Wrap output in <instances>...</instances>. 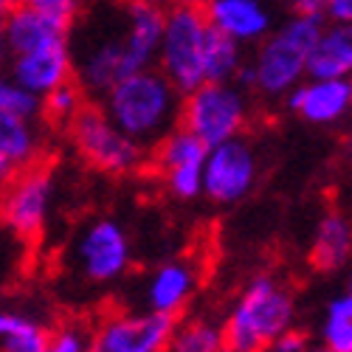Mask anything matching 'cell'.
Segmentation results:
<instances>
[{
	"label": "cell",
	"instance_id": "obj_1",
	"mask_svg": "<svg viewBox=\"0 0 352 352\" xmlns=\"http://www.w3.org/2000/svg\"><path fill=\"white\" fill-rule=\"evenodd\" d=\"M127 32V0H82L68 23L74 82L87 99H102L119 82Z\"/></svg>",
	"mask_w": 352,
	"mask_h": 352
},
{
	"label": "cell",
	"instance_id": "obj_2",
	"mask_svg": "<svg viewBox=\"0 0 352 352\" xmlns=\"http://www.w3.org/2000/svg\"><path fill=\"white\" fill-rule=\"evenodd\" d=\"M181 99L184 94L158 68H146L116 82L99 99V107L122 133L153 150L181 124Z\"/></svg>",
	"mask_w": 352,
	"mask_h": 352
},
{
	"label": "cell",
	"instance_id": "obj_3",
	"mask_svg": "<svg viewBox=\"0 0 352 352\" xmlns=\"http://www.w3.org/2000/svg\"><path fill=\"white\" fill-rule=\"evenodd\" d=\"M324 28V17L318 14H293L274 25L268 37H262L251 56H245L254 85L251 94L276 102L285 99L302 79H307L310 51Z\"/></svg>",
	"mask_w": 352,
	"mask_h": 352
},
{
	"label": "cell",
	"instance_id": "obj_4",
	"mask_svg": "<svg viewBox=\"0 0 352 352\" xmlns=\"http://www.w3.org/2000/svg\"><path fill=\"white\" fill-rule=\"evenodd\" d=\"M293 324H296V299L290 287L271 274H256L228 307L223 333L231 346L262 352Z\"/></svg>",
	"mask_w": 352,
	"mask_h": 352
},
{
	"label": "cell",
	"instance_id": "obj_5",
	"mask_svg": "<svg viewBox=\"0 0 352 352\" xmlns=\"http://www.w3.org/2000/svg\"><path fill=\"white\" fill-rule=\"evenodd\" d=\"M209 28L212 25L203 14V6L172 3L169 9H164L155 68L181 94H189L200 82H206V76H203V48H206Z\"/></svg>",
	"mask_w": 352,
	"mask_h": 352
},
{
	"label": "cell",
	"instance_id": "obj_6",
	"mask_svg": "<svg viewBox=\"0 0 352 352\" xmlns=\"http://www.w3.org/2000/svg\"><path fill=\"white\" fill-rule=\"evenodd\" d=\"M251 116V94L237 82H200L181 99V127L206 146L243 135Z\"/></svg>",
	"mask_w": 352,
	"mask_h": 352
},
{
	"label": "cell",
	"instance_id": "obj_7",
	"mask_svg": "<svg viewBox=\"0 0 352 352\" xmlns=\"http://www.w3.org/2000/svg\"><path fill=\"white\" fill-rule=\"evenodd\" d=\"M76 153L104 175H133L146 164V146L116 127L107 113L96 104H85L82 113L68 124Z\"/></svg>",
	"mask_w": 352,
	"mask_h": 352
},
{
	"label": "cell",
	"instance_id": "obj_8",
	"mask_svg": "<svg viewBox=\"0 0 352 352\" xmlns=\"http://www.w3.org/2000/svg\"><path fill=\"white\" fill-rule=\"evenodd\" d=\"M71 259L79 276L91 285H110L124 279L133 262L130 234L113 217H96L74 240Z\"/></svg>",
	"mask_w": 352,
	"mask_h": 352
},
{
	"label": "cell",
	"instance_id": "obj_9",
	"mask_svg": "<svg viewBox=\"0 0 352 352\" xmlns=\"http://www.w3.org/2000/svg\"><path fill=\"white\" fill-rule=\"evenodd\" d=\"M259 178V158L243 135L209 146L203 161V195L220 206L240 203L251 195Z\"/></svg>",
	"mask_w": 352,
	"mask_h": 352
},
{
	"label": "cell",
	"instance_id": "obj_10",
	"mask_svg": "<svg viewBox=\"0 0 352 352\" xmlns=\"http://www.w3.org/2000/svg\"><path fill=\"white\" fill-rule=\"evenodd\" d=\"M54 203V178L40 164L17 172L0 192V223L17 237L32 240L43 234Z\"/></svg>",
	"mask_w": 352,
	"mask_h": 352
},
{
	"label": "cell",
	"instance_id": "obj_11",
	"mask_svg": "<svg viewBox=\"0 0 352 352\" xmlns=\"http://www.w3.org/2000/svg\"><path fill=\"white\" fill-rule=\"evenodd\" d=\"M209 146L186 127L169 130L153 146V166L164 178V186L178 200H195L203 195V161Z\"/></svg>",
	"mask_w": 352,
	"mask_h": 352
},
{
	"label": "cell",
	"instance_id": "obj_12",
	"mask_svg": "<svg viewBox=\"0 0 352 352\" xmlns=\"http://www.w3.org/2000/svg\"><path fill=\"white\" fill-rule=\"evenodd\" d=\"M175 318L150 310L113 313L91 333V352H164Z\"/></svg>",
	"mask_w": 352,
	"mask_h": 352
},
{
	"label": "cell",
	"instance_id": "obj_13",
	"mask_svg": "<svg viewBox=\"0 0 352 352\" xmlns=\"http://www.w3.org/2000/svg\"><path fill=\"white\" fill-rule=\"evenodd\" d=\"M285 107L302 122L333 127L352 113V79H302L282 99Z\"/></svg>",
	"mask_w": 352,
	"mask_h": 352
},
{
	"label": "cell",
	"instance_id": "obj_14",
	"mask_svg": "<svg viewBox=\"0 0 352 352\" xmlns=\"http://www.w3.org/2000/svg\"><path fill=\"white\" fill-rule=\"evenodd\" d=\"M200 285V271L192 259H166L141 282V310L178 316L189 307Z\"/></svg>",
	"mask_w": 352,
	"mask_h": 352
},
{
	"label": "cell",
	"instance_id": "obj_15",
	"mask_svg": "<svg viewBox=\"0 0 352 352\" xmlns=\"http://www.w3.org/2000/svg\"><path fill=\"white\" fill-rule=\"evenodd\" d=\"M6 74L23 85L25 91H32L34 96H45L54 87H60L74 79V60H71V45L56 43L45 48H34L25 54L9 56Z\"/></svg>",
	"mask_w": 352,
	"mask_h": 352
},
{
	"label": "cell",
	"instance_id": "obj_16",
	"mask_svg": "<svg viewBox=\"0 0 352 352\" xmlns=\"http://www.w3.org/2000/svg\"><path fill=\"white\" fill-rule=\"evenodd\" d=\"M203 14L214 32L240 45H256L274 28V9L268 0H206Z\"/></svg>",
	"mask_w": 352,
	"mask_h": 352
},
{
	"label": "cell",
	"instance_id": "obj_17",
	"mask_svg": "<svg viewBox=\"0 0 352 352\" xmlns=\"http://www.w3.org/2000/svg\"><path fill=\"white\" fill-rule=\"evenodd\" d=\"M56 43H68V20L45 14V12L32 9L25 3H14L6 12L9 56L34 51V48H45V45H56Z\"/></svg>",
	"mask_w": 352,
	"mask_h": 352
},
{
	"label": "cell",
	"instance_id": "obj_18",
	"mask_svg": "<svg viewBox=\"0 0 352 352\" xmlns=\"http://www.w3.org/2000/svg\"><path fill=\"white\" fill-rule=\"evenodd\" d=\"M161 28H164V9L127 3V32H124V56H122L124 76L155 68Z\"/></svg>",
	"mask_w": 352,
	"mask_h": 352
},
{
	"label": "cell",
	"instance_id": "obj_19",
	"mask_svg": "<svg viewBox=\"0 0 352 352\" xmlns=\"http://www.w3.org/2000/svg\"><path fill=\"white\" fill-rule=\"evenodd\" d=\"M310 79H352V23L324 20L307 60Z\"/></svg>",
	"mask_w": 352,
	"mask_h": 352
},
{
	"label": "cell",
	"instance_id": "obj_20",
	"mask_svg": "<svg viewBox=\"0 0 352 352\" xmlns=\"http://www.w3.org/2000/svg\"><path fill=\"white\" fill-rule=\"evenodd\" d=\"M352 256V220L341 212H330L318 220L310 243V262L316 271H341Z\"/></svg>",
	"mask_w": 352,
	"mask_h": 352
},
{
	"label": "cell",
	"instance_id": "obj_21",
	"mask_svg": "<svg viewBox=\"0 0 352 352\" xmlns=\"http://www.w3.org/2000/svg\"><path fill=\"white\" fill-rule=\"evenodd\" d=\"M43 153H45V138L40 119L0 113V155H6L17 172L37 166Z\"/></svg>",
	"mask_w": 352,
	"mask_h": 352
},
{
	"label": "cell",
	"instance_id": "obj_22",
	"mask_svg": "<svg viewBox=\"0 0 352 352\" xmlns=\"http://www.w3.org/2000/svg\"><path fill=\"white\" fill-rule=\"evenodd\" d=\"M220 346H226L223 318H214L212 313H192L175 318L164 352H217Z\"/></svg>",
	"mask_w": 352,
	"mask_h": 352
},
{
	"label": "cell",
	"instance_id": "obj_23",
	"mask_svg": "<svg viewBox=\"0 0 352 352\" xmlns=\"http://www.w3.org/2000/svg\"><path fill=\"white\" fill-rule=\"evenodd\" d=\"M243 48L245 45H240L237 40L209 28L206 48H203V76H206V82H234L240 65L245 63Z\"/></svg>",
	"mask_w": 352,
	"mask_h": 352
},
{
	"label": "cell",
	"instance_id": "obj_24",
	"mask_svg": "<svg viewBox=\"0 0 352 352\" xmlns=\"http://www.w3.org/2000/svg\"><path fill=\"white\" fill-rule=\"evenodd\" d=\"M48 330L37 318L17 313V310H0V352H43Z\"/></svg>",
	"mask_w": 352,
	"mask_h": 352
},
{
	"label": "cell",
	"instance_id": "obj_25",
	"mask_svg": "<svg viewBox=\"0 0 352 352\" xmlns=\"http://www.w3.org/2000/svg\"><path fill=\"white\" fill-rule=\"evenodd\" d=\"M318 338L330 352H352V296L346 290L327 302Z\"/></svg>",
	"mask_w": 352,
	"mask_h": 352
},
{
	"label": "cell",
	"instance_id": "obj_26",
	"mask_svg": "<svg viewBox=\"0 0 352 352\" xmlns=\"http://www.w3.org/2000/svg\"><path fill=\"white\" fill-rule=\"evenodd\" d=\"M87 104V96L82 94V87L71 79L60 87H54L51 94H45L40 99V119L56 124V127H68L76 116L82 113V107Z\"/></svg>",
	"mask_w": 352,
	"mask_h": 352
},
{
	"label": "cell",
	"instance_id": "obj_27",
	"mask_svg": "<svg viewBox=\"0 0 352 352\" xmlns=\"http://www.w3.org/2000/svg\"><path fill=\"white\" fill-rule=\"evenodd\" d=\"M0 113L23 116V119H40V96L17 85L6 71L0 74Z\"/></svg>",
	"mask_w": 352,
	"mask_h": 352
},
{
	"label": "cell",
	"instance_id": "obj_28",
	"mask_svg": "<svg viewBox=\"0 0 352 352\" xmlns=\"http://www.w3.org/2000/svg\"><path fill=\"white\" fill-rule=\"evenodd\" d=\"M91 333L94 330L82 321H65V324L48 333L43 352H87L91 349Z\"/></svg>",
	"mask_w": 352,
	"mask_h": 352
},
{
	"label": "cell",
	"instance_id": "obj_29",
	"mask_svg": "<svg viewBox=\"0 0 352 352\" xmlns=\"http://www.w3.org/2000/svg\"><path fill=\"white\" fill-rule=\"evenodd\" d=\"M310 344H313V341H310V336H307L305 330L287 327L285 333H279L262 352H305Z\"/></svg>",
	"mask_w": 352,
	"mask_h": 352
},
{
	"label": "cell",
	"instance_id": "obj_30",
	"mask_svg": "<svg viewBox=\"0 0 352 352\" xmlns=\"http://www.w3.org/2000/svg\"><path fill=\"white\" fill-rule=\"evenodd\" d=\"M20 3L25 6H32V9H40L45 14H54V17H60V20H68L79 12L82 6V0H20Z\"/></svg>",
	"mask_w": 352,
	"mask_h": 352
},
{
	"label": "cell",
	"instance_id": "obj_31",
	"mask_svg": "<svg viewBox=\"0 0 352 352\" xmlns=\"http://www.w3.org/2000/svg\"><path fill=\"white\" fill-rule=\"evenodd\" d=\"M324 20L352 23V0H327V6H324Z\"/></svg>",
	"mask_w": 352,
	"mask_h": 352
},
{
	"label": "cell",
	"instance_id": "obj_32",
	"mask_svg": "<svg viewBox=\"0 0 352 352\" xmlns=\"http://www.w3.org/2000/svg\"><path fill=\"white\" fill-rule=\"evenodd\" d=\"M287 6H290L293 14H318V17H324L327 0H287Z\"/></svg>",
	"mask_w": 352,
	"mask_h": 352
},
{
	"label": "cell",
	"instance_id": "obj_33",
	"mask_svg": "<svg viewBox=\"0 0 352 352\" xmlns=\"http://www.w3.org/2000/svg\"><path fill=\"white\" fill-rule=\"evenodd\" d=\"M9 65V45H6V14L0 12V74Z\"/></svg>",
	"mask_w": 352,
	"mask_h": 352
},
{
	"label": "cell",
	"instance_id": "obj_34",
	"mask_svg": "<svg viewBox=\"0 0 352 352\" xmlns=\"http://www.w3.org/2000/svg\"><path fill=\"white\" fill-rule=\"evenodd\" d=\"M127 3H138V6H153V9H169L172 0H127Z\"/></svg>",
	"mask_w": 352,
	"mask_h": 352
},
{
	"label": "cell",
	"instance_id": "obj_35",
	"mask_svg": "<svg viewBox=\"0 0 352 352\" xmlns=\"http://www.w3.org/2000/svg\"><path fill=\"white\" fill-rule=\"evenodd\" d=\"M217 352H256V349H240V346H231V344H226V346H220Z\"/></svg>",
	"mask_w": 352,
	"mask_h": 352
},
{
	"label": "cell",
	"instance_id": "obj_36",
	"mask_svg": "<svg viewBox=\"0 0 352 352\" xmlns=\"http://www.w3.org/2000/svg\"><path fill=\"white\" fill-rule=\"evenodd\" d=\"M172 3H184V6H203L206 0H172Z\"/></svg>",
	"mask_w": 352,
	"mask_h": 352
},
{
	"label": "cell",
	"instance_id": "obj_37",
	"mask_svg": "<svg viewBox=\"0 0 352 352\" xmlns=\"http://www.w3.org/2000/svg\"><path fill=\"white\" fill-rule=\"evenodd\" d=\"M305 352H330V349H327V346H321V344H310Z\"/></svg>",
	"mask_w": 352,
	"mask_h": 352
},
{
	"label": "cell",
	"instance_id": "obj_38",
	"mask_svg": "<svg viewBox=\"0 0 352 352\" xmlns=\"http://www.w3.org/2000/svg\"><path fill=\"white\" fill-rule=\"evenodd\" d=\"M346 293H349V296H352V279L346 282Z\"/></svg>",
	"mask_w": 352,
	"mask_h": 352
},
{
	"label": "cell",
	"instance_id": "obj_39",
	"mask_svg": "<svg viewBox=\"0 0 352 352\" xmlns=\"http://www.w3.org/2000/svg\"><path fill=\"white\" fill-rule=\"evenodd\" d=\"M12 3H20V0H12Z\"/></svg>",
	"mask_w": 352,
	"mask_h": 352
}]
</instances>
